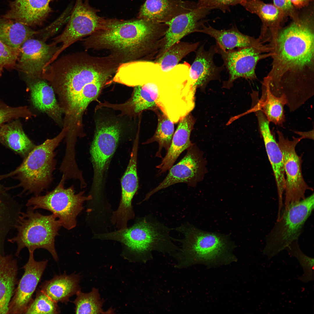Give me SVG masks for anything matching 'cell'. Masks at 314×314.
Segmentation results:
<instances>
[{
	"label": "cell",
	"instance_id": "cell-19",
	"mask_svg": "<svg viewBox=\"0 0 314 314\" xmlns=\"http://www.w3.org/2000/svg\"><path fill=\"white\" fill-rule=\"evenodd\" d=\"M210 10L198 6L188 13L175 17L165 23L168 28L164 34L162 53L186 35L197 32L206 21L204 19Z\"/></svg>",
	"mask_w": 314,
	"mask_h": 314
},
{
	"label": "cell",
	"instance_id": "cell-12",
	"mask_svg": "<svg viewBox=\"0 0 314 314\" xmlns=\"http://www.w3.org/2000/svg\"><path fill=\"white\" fill-rule=\"evenodd\" d=\"M215 45L217 53L221 55L229 73L228 79L224 81L223 87L229 89L234 81L240 78L254 80L257 78L256 66L260 60L271 56L267 53L254 47L238 48L237 50H225L217 44Z\"/></svg>",
	"mask_w": 314,
	"mask_h": 314
},
{
	"label": "cell",
	"instance_id": "cell-6",
	"mask_svg": "<svg viewBox=\"0 0 314 314\" xmlns=\"http://www.w3.org/2000/svg\"><path fill=\"white\" fill-rule=\"evenodd\" d=\"M57 219L53 214L42 215L32 206H28L26 212L22 211L15 227L17 234L8 239V242L17 245L15 255L18 256L25 247L29 252H33L37 249L42 248L47 250L54 260L58 261L55 239L61 226Z\"/></svg>",
	"mask_w": 314,
	"mask_h": 314
},
{
	"label": "cell",
	"instance_id": "cell-40",
	"mask_svg": "<svg viewBox=\"0 0 314 314\" xmlns=\"http://www.w3.org/2000/svg\"><path fill=\"white\" fill-rule=\"evenodd\" d=\"M273 4L282 11L286 16H289L293 20L299 18L290 0H273Z\"/></svg>",
	"mask_w": 314,
	"mask_h": 314
},
{
	"label": "cell",
	"instance_id": "cell-1",
	"mask_svg": "<svg viewBox=\"0 0 314 314\" xmlns=\"http://www.w3.org/2000/svg\"><path fill=\"white\" fill-rule=\"evenodd\" d=\"M313 28L310 18L293 20L280 30L271 47V69L263 80L274 95L285 97L290 110L314 94Z\"/></svg>",
	"mask_w": 314,
	"mask_h": 314
},
{
	"label": "cell",
	"instance_id": "cell-21",
	"mask_svg": "<svg viewBox=\"0 0 314 314\" xmlns=\"http://www.w3.org/2000/svg\"><path fill=\"white\" fill-rule=\"evenodd\" d=\"M256 116L259 130L274 174L278 197L281 198L284 191L285 181L282 153L270 129V122L265 115L260 112L256 114Z\"/></svg>",
	"mask_w": 314,
	"mask_h": 314
},
{
	"label": "cell",
	"instance_id": "cell-25",
	"mask_svg": "<svg viewBox=\"0 0 314 314\" xmlns=\"http://www.w3.org/2000/svg\"><path fill=\"white\" fill-rule=\"evenodd\" d=\"M79 275L76 274L56 275L45 281L40 286V290L54 301L67 303L69 298L81 290Z\"/></svg>",
	"mask_w": 314,
	"mask_h": 314
},
{
	"label": "cell",
	"instance_id": "cell-23",
	"mask_svg": "<svg viewBox=\"0 0 314 314\" xmlns=\"http://www.w3.org/2000/svg\"><path fill=\"white\" fill-rule=\"evenodd\" d=\"M197 32L208 34L213 38L216 44L225 50L248 47H254L266 53L270 51L269 46L261 42L258 38L250 37L241 32L235 26L227 30H217L209 24H204Z\"/></svg>",
	"mask_w": 314,
	"mask_h": 314
},
{
	"label": "cell",
	"instance_id": "cell-31",
	"mask_svg": "<svg viewBox=\"0 0 314 314\" xmlns=\"http://www.w3.org/2000/svg\"><path fill=\"white\" fill-rule=\"evenodd\" d=\"M261 84L262 94L259 100L260 108L270 122L281 126L285 121L284 107L287 104L286 99L283 95H274L264 81Z\"/></svg>",
	"mask_w": 314,
	"mask_h": 314
},
{
	"label": "cell",
	"instance_id": "cell-14",
	"mask_svg": "<svg viewBox=\"0 0 314 314\" xmlns=\"http://www.w3.org/2000/svg\"><path fill=\"white\" fill-rule=\"evenodd\" d=\"M138 138L134 142L129 161L121 181V197L117 209L114 212L111 221L118 229L127 227L129 221L135 216L132 201L138 187L137 171Z\"/></svg>",
	"mask_w": 314,
	"mask_h": 314
},
{
	"label": "cell",
	"instance_id": "cell-39",
	"mask_svg": "<svg viewBox=\"0 0 314 314\" xmlns=\"http://www.w3.org/2000/svg\"><path fill=\"white\" fill-rule=\"evenodd\" d=\"M244 0H198V7L208 9H218L223 13L230 11L231 6L240 4Z\"/></svg>",
	"mask_w": 314,
	"mask_h": 314
},
{
	"label": "cell",
	"instance_id": "cell-16",
	"mask_svg": "<svg viewBox=\"0 0 314 314\" xmlns=\"http://www.w3.org/2000/svg\"><path fill=\"white\" fill-rule=\"evenodd\" d=\"M29 253L28 260L23 267L24 273L10 302L8 314H25L47 266V260L36 261L33 252Z\"/></svg>",
	"mask_w": 314,
	"mask_h": 314
},
{
	"label": "cell",
	"instance_id": "cell-30",
	"mask_svg": "<svg viewBox=\"0 0 314 314\" xmlns=\"http://www.w3.org/2000/svg\"><path fill=\"white\" fill-rule=\"evenodd\" d=\"M28 26L14 20L0 17V40L11 47L19 49L28 39L41 34Z\"/></svg>",
	"mask_w": 314,
	"mask_h": 314
},
{
	"label": "cell",
	"instance_id": "cell-7",
	"mask_svg": "<svg viewBox=\"0 0 314 314\" xmlns=\"http://www.w3.org/2000/svg\"><path fill=\"white\" fill-rule=\"evenodd\" d=\"M65 181L62 176L53 190L44 195L31 197L26 206H32L35 210L41 208L50 211L58 218L61 226L69 230L76 226V218L83 208V203L92 200V197L90 195H84V191L75 194L73 185L65 188Z\"/></svg>",
	"mask_w": 314,
	"mask_h": 314
},
{
	"label": "cell",
	"instance_id": "cell-38",
	"mask_svg": "<svg viewBox=\"0 0 314 314\" xmlns=\"http://www.w3.org/2000/svg\"><path fill=\"white\" fill-rule=\"evenodd\" d=\"M20 48L11 47L0 40V74L4 69L16 68Z\"/></svg>",
	"mask_w": 314,
	"mask_h": 314
},
{
	"label": "cell",
	"instance_id": "cell-15",
	"mask_svg": "<svg viewBox=\"0 0 314 314\" xmlns=\"http://www.w3.org/2000/svg\"><path fill=\"white\" fill-rule=\"evenodd\" d=\"M60 47L31 38L20 48L16 68L29 80L42 77L43 69Z\"/></svg>",
	"mask_w": 314,
	"mask_h": 314
},
{
	"label": "cell",
	"instance_id": "cell-11",
	"mask_svg": "<svg viewBox=\"0 0 314 314\" xmlns=\"http://www.w3.org/2000/svg\"><path fill=\"white\" fill-rule=\"evenodd\" d=\"M89 0H76L68 23L60 35L51 44L62 46L52 58L53 61L64 50L81 38L94 33L101 27L105 19L98 15L99 11L90 6Z\"/></svg>",
	"mask_w": 314,
	"mask_h": 314
},
{
	"label": "cell",
	"instance_id": "cell-4",
	"mask_svg": "<svg viewBox=\"0 0 314 314\" xmlns=\"http://www.w3.org/2000/svg\"><path fill=\"white\" fill-rule=\"evenodd\" d=\"M182 233L181 248L174 255L176 267L186 268L198 263L207 265L230 263L235 261L231 245L223 235L201 230L188 223L174 229Z\"/></svg>",
	"mask_w": 314,
	"mask_h": 314
},
{
	"label": "cell",
	"instance_id": "cell-28",
	"mask_svg": "<svg viewBox=\"0 0 314 314\" xmlns=\"http://www.w3.org/2000/svg\"><path fill=\"white\" fill-rule=\"evenodd\" d=\"M0 181V251L3 253L6 238L15 228L22 211V206L8 192L9 187L4 186Z\"/></svg>",
	"mask_w": 314,
	"mask_h": 314
},
{
	"label": "cell",
	"instance_id": "cell-35",
	"mask_svg": "<svg viewBox=\"0 0 314 314\" xmlns=\"http://www.w3.org/2000/svg\"><path fill=\"white\" fill-rule=\"evenodd\" d=\"M174 126L173 122L164 114L158 116L157 129L153 136L144 144H147L154 142L158 144V149L156 156L162 158L161 152L163 149L166 151L170 145L174 134Z\"/></svg>",
	"mask_w": 314,
	"mask_h": 314
},
{
	"label": "cell",
	"instance_id": "cell-18",
	"mask_svg": "<svg viewBox=\"0 0 314 314\" xmlns=\"http://www.w3.org/2000/svg\"><path fill=\"white\" fill-rule=\"evenodd\" d=\"M217 53L215 45L211 46L208 51L202 45L197 52L195 59L189 69L187 85L196 90L197 88L204 90L211 81L220 79V73L224 65L217 66L213 58Z\"/></svg>",
	"mask_w": 314,
	"mask_h": 314
},
{
	"label": "cell",
	"instance_id": "cell-24",
	"mask_svg": "<svg viewBox=\"0 0 314 314\" xmlns=\"http://www.w3.org/2000/svg\"><path fill=\"white\" fill-rule=\"evenodd\" d=\"M195 122V119L190 114L184 117L180 122L166 155L162 158L161 163L156 166L159 170L158 175L169 170L180 154L192 145L190 137Z\"/></svg>",
	"mask_w": 314,
	"mask_h": 314
},
{
	"label": "cell",
	"instance_id": "cell-13",
	"mask_svg": "<svg viewBox=\"0 0 314 314\" xmlns=\"http://www.w3.org/2000/svg\"><path fill=\"white\" fill-rule=\"evenodd\" d=\"M184 157L169 170L164 180L147 193L144 200L162 189L179 183H184L194 187L202 180L206 172V165L202 152L195 144L187 150Z\"/></svg>",
	"mask_w": 314,
	"mask_h": 314
},
{
	"label": "cell",
	"instance_id": "cell-22",
	"mask_svg": "<svg viewBox=\"0 0 314 314\" xmlns=\"http://www.w3.org/2000/svg\"><path fill=\"white\" fill-rule=\"evenodd\" d=\"M53 0H13L9 9L1 17L14 20L28 26L39 25L51 11Z\"/></svg>",
	"mask_w": 314,
	"mask_h": 314
},
{
	"label": "cell",
	"instance_id": "cell-34",
	"mask_svg": "<svg viewBox=\"0 0 314 314\" xmlns=\"http://www.w3.org/2000/svg\"><path fill=\"white\" fill-rule=\"evenodd\" d=\"M73 302L76 314H100L104 313L102 308L104 303L97 289L93 288L89 293L79 291Z\"/></svg>",
	"mask_w": 314,
	"mask_h": 314
},
{
	"label": "cell",
	"instance_id": "cell-8",
	"mask_svg": "<svg viewBox=\"0 0 314 314\" xmlns=\"http://www.w3.org/2000/svg\"><path fill=\"white\" fill-rule=\"evenodd\" d=\"M121 126L119 123L110 119L97 123L90 150L93 169L90 195L94 200L101 198L106 173L121 137Z\"/></svg>",
	"mask_w": 314,
	"mask_h": 314
},
{
	"label": "cell",
	"instance_id": "cell-41",
	"mask_svg": "<svg viewBox=\"0 0 314 314\" xmlns=\"http://www.w3.org/2000/svg\"><path fill=\"white\" fill-rule=\"evenodd\" d=\"M290 1L294 6L301 8L307 6L312 0H290Z\"/></svg>",
	"mask_w": 314,
	"mask_h": 314
},
{
	"label": "cell",
	"instance_id": "cell-27",
	"mask_svg": "<svg viewBox=\"0 0 314 314\" xmlns=\"http://www.w3.org/2000/svg\"><path fill=\"white\" fill-rule=\"evenodd\" d=\"M0 143L24 158L36 146L24 133L18 119L0 126Z\"/></svg>",
	"mask_w": 314,
	"mask_h": 314
},
{
	"label": "cell",
	"instance_id": "cell-29",
	"mask_svg": "<svg viewBox=\"0 0 314 314\" xmlns=\"http://www.w3.org/2000/svg\"><path fill=\"white\" fill-rule=\"evenodd\" d=\"M30 87L34 106L55 120L60 121L63 110L57 102L52 87L41 80L32 83Z\"/></svg>",
	"mask_w": 314,
	"mask_h": 314
},
{
	"label": "cell",
	"instance_id": "cell-17",
	"mask_svg": "<svg viewBox=\"0 0 314 314\" xmlns=\"http://www.w3.org/2000/svg\"><path fill=\"white\" fill-rule=\"evenodd\" d=\"M240 5L260 18L262 26L258 39L263 44L267 42L272 46L276 40L286 17L283 13L273 4L266 3L261 0H244Z\"/></svg>",
	"mask_w": 314,
	"mask_h": 314
},
{
	"label": "cell",
	"instance_id": "cell-42",
	"mask_svg": "<svg viewBox=\"0 0 314 314\" xmlns=\"http://www.w3.org/2000/svg\"><path fill=\"white\" fill-rule=\"evenodd\" d=\"M294 132L297 134L299 135L303 139L308 138L312 140L314 139V130L307 132H300L294 131Z\"/></svg>",
	"mask_w": 314,
	"mask_h": 314
},
{
	"label": "cell",
	"instance_id": "cell-37",
	"mask_svg": "<svg viewBox=\"0 0 314 314\" xmlns=\"http://www.w3.org/2000/svg\"><path fill=\"white\" fill-rule=\"evenodd\" d=\"M31 115L26 106L12 107L0 101V126L12 120L28 117Z\"/></svg>",
	"mask_w": 314,
	"mask_h": 314
},
{
	"label": "cell",
	"instance_id": "cell-26",
	"mask_svg": "<svg viewBox=\"0 0 314 314\" xmlns=\"http://www.w3.org/2000/svg\"><path fill=\"white\" fill-rule=\"evenodd\" d=\"M17 260L11 254L0 251V314H8L9 306L18 284Z\"/></svg>",
	"mask_w": 314,
	"mask_h": 314
},
{
	"label": "cell",
	"instance_id": "cell-20",
	"mask_svg": "<svg viewBox=\"0 0 314 314\" xmlns=\"http://www.w3.org/2000/svg\"><path fill=\"white\" fill-rule=\"evenodd\" d=\"M198 6L197 2L183 0H146L137 18L160 23L168 22Z\"/></svg>",
	"mask_w": 314,
	"mask_h": 314
},
{
	"label": "cell",
	"instance_id": "cell-5",
	"mask_svg": "<svg viewBox=\"0 0 314 314\" xmlns=\"http://www.w3.org/2000/svg\"><path fill=\"white\" fill-rule=\"evenodd\" d=\"M170 229L149 217L140 219L129 228L95 235L96 239L118 241L144 257L145 261L152 258L157 251L172 256L179 250L173 242Z\"/></svg>",
	"mask_w": 314,
	"mask_h": 314
},
{
	"label": "cell",
	"instance_id": "cell-2",
	"mask_svg": "<svg viewBox=\"0 0 314 314\" xmlns=\"http://www.w3.org/2000/svg\"><path fill=\"white\" fill-rule=\"evenodd\" d=\"M168 28L165 23L137 18H105L101 28L94 33L98 44L132 55L149 49L158 37L164 35Z\"/></svg>",
	"mask_w": 314,
	"mask_h": 314
},
{
	"label": "cell",
	"instance_id": "cell-10",
	"mask_svg": "<svg viewBox=\"0 0 314 314\" xmlns=\"http://www.w3.org/2000/svg\"><path fill=\"white\" fill-rule=\"evenodd\" d=\"M278 143L283 156L285 174V207L290 204L304 199L306 190L313 191L312 188L306 183L304 179L301 170L302 156H299L296 151L297 144L303 139L301 136H293L290 140L277 131Z\"/></svg>",
	"mask_w": 314,
	"mask_h": 314
},
{
	"label": "cell",
	"instance_id": "cell-9",
	"mask_svg": "<svg viewBox=\"0 0 314 314\" xmlns=\"http://www.w3.org/2000/svg\"><path fill=\"white\" fill-rule=\"evenodd\" d=\"M313 208V193L285 207L266 237L265 251L274 254L298 240Z\"/></svg>",
	"mask_w": 314,
	"mask_h": 314
},
{
	"label": "cell",
	"instance_id": "cell-36",
	"mask_svg": "<svg viewBox=\"0 0 314 314\" xmlns=\"http://www.w3.org/2000/svg\"><path fill=\"white\" fill-rule=\"evenodd\" d=\"M60 310L57 303L40 290L28 306L25 314H58Z\"/></svg>",
	"mask_w": 314,
	"mask_h": 314
},
{
	"label": "cell",
	"instance_id": "cell-32",
	"mask_svg": "<svg viewBox=\"0 0 314 314\" xmlns=\"http://www.w3.org/2000/svg\"><path fill=\"white\" fill-rule=\"evenodd\" d=\"M199 44V42L191 44L179 41L163 53L155 63L163 71H169L185 56L195 51Z\"/></svg>",
	"mask_w": 314,
	"mask_h": 314
},
{
	"label": "cell",
	"instance_id": "cell-33",
	"mask_svg": "<svg viewBox=\"0 0 314 314\" xmlns=\"http://www.w3.org/2000/svg\"><path fill=\"white\" fill-rule=\"evenodd\" d=\"M106 80L94 81L86 85L69 106V113L75 120L79 119L89 103L98 96Z\"/></svg>",
	"mask_w": 314,
	"mask_h": 314
},
{
	"label": "cell",
	"instance_id": "cell-3",
	"mask_svg": "<svg viewBox=\"0 0 314 314\" xmlns=\"http://www.w3.org/2000/svg\"><path fill=\"white\" fill-rule=\"evenodd\" d=\"M67 129L64 128L56 137L36 146L14 170L0 175V181L10 177L18 180L19 184L10 188H23L19 196L32 194L40 195L53 181L52 174L56 163L54 151L65 135Z\"/></svg>",
	"mask_w": 314,
	"mask_h": 314
}]
</instances>
